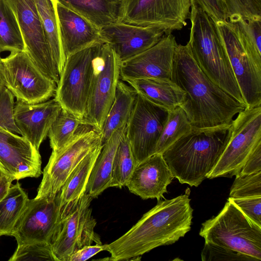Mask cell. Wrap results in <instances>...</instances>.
Masks as SVG:
<instances>
[{"mask_svg": "<svg viewBox=\"0 0 261 261\" xmlns=\"http://www.w3.org/2000/svg\"><path fill=\"white\" fill-rule=\"evenodd\" d=\"M252 222L261 227V196L245 198L229 197Z\"/></svg>", "mask_w": 261, "mask_h": 261, "instance_id": "ab89813d", "label": "cell"}, {"mask_svg": "<svg viewBox=\"0 0 261 261\" xmlns=\"http://www.w3.org/2000/svg\"><path fill=\"white\" fill-rule=\"evenodd\" d=\"M191 9L188 43L194 59L214 83L245 105L215 21L196 5Z\"/></svg>", "mask_w": 261, "mask_h": 261, "instance_id": "277c9868", "label": "cell"}, {"mask_svg": "<svg viewBox=\"0 0 261 261\" xmlns=\"http://www.w3.org/2000/svg\"><path fill=\"white\" fill-rule=\"evenodd\" d=\"M171 80L186 93L180 107L193 127H228L234 116L247 108L203 72L194 59L188 43L178 44L176 48Z\"/></svg>", "mask_w": 261, "mask_h": 261, "instance_id": "6da1fadb", "label": "cell"}, {"mask_svg": "<svg viewBox=\"0 0 261 261\" xmlns=\"http://www.w3.org/2000/svg\"><path fill=\"white\" fill-rule=\"evenodd\" d=\"M120 64L121 61L111 47L102 42L96 61L82 124L100 132L114 100L117 83L120 79Z\"/></svg>", "mask_w": 261, "mask_h": 261, "instance_id": "9c48e42d", "label": "cell"}, {"mask_svg": "<svg viewBox=\"0 0 261 261\" xmlns=\"http://www.w3.org/2000/svg\"><path fill=\"white\" fill-rule=\"evenodd\" d=\"M41 157L28 140L0 129V172L13 180L38 177L42 173Z\"/></svg>", "mask_w": 261, "mask_h": 261, "instance_id": "ac0fdd59", "label": "cell"}, {"mask_svg": "<svg viewBox=\"0 0 261 261\" xmlns=\"http://www.w3.org/2000/svg\"><path fill=\"white\" fill-rule=\"evenodd\" d=\"M77 13L96 28L118 20L122 0H57Z\"/></svg>", "mask_w": 261, "mask_h": 261, "instance_id": "4316f807", "label": "cell"}, {"mask_svg": "<svg viewBox=\"0 0 261 261\" xmlns=\"http://www.w3.org/2000/svg\"><path fill=\"white\" fill-rule=\"evenodd\" d=\"M81 124L80 119L62 109L47 135L52 152H58L67 144Z\"/></svg>", "mask_w": 261, "mask_h": 261, "instance_id": "d6a6232c", "label": "cell"}, {"mask_svg": "<svg viewBox=\"0 0 261 261\" xmlns=\"http://www.w3.org/2000/svg\"><path fill=\"white\" fill-rule=\"evenodd\" d=\"M247 108L261 105V68L250 58L240 41L236 25L215 21Z\"/></svg>", "mask_w": 261, "mask_h": 261, "instance_id": "9a60e30c", "label": "cell"}, {"mask_svg": "<svg viewBox=\"0 0 261 261\" xmlns=\"http://www.w3.org/2000/svg\"><path fill=\"white\" fill-rule=\"evenodd\" d=\"M202 261H259L239 251L205 242L201 253Z\"/></svg>", "mask_w": 261, "mask_h": 261, "instance_id": "74e56055", "label": "cell"}, {"mask_svg": "<svg viewBox=\"0 0 261 261\" xmlns=\"http://www.w3.org/2000/svg\"><path fill=\"white\" fill-rule=\"evenodd\" d=\"M259 171H261V144L250 155L239 174H248Z\"/></svg>", "mask_w": 261, "mask_h": 261, "instance_id": "7bdbcfd3", "label": "cell"}, {"mask_svg": "<svg viewBox=\"0 0 261 261\" xmlns=\"http://www.w3.org/2000/svg\"><path fill=\"white\" fill-rule=\"evenodd\" d=\"M190 0H122L117 22L163 30H180L189 18Z\"/></svg>", "mask_w": 261, "mask_h": 261, "instance_id": "30bf717a", "label": "cell"}, {"mask_svg": "<svg viewBox=\"0 0 261 261\" xmlns=\"http://www.w3.org/2000/svg\"><path fill=\"white\" fill-rule=\"evenodd\" d=\"M5 78L2 58L0 55V92L5 87Z\"/></svg>", "mask_w": 261, "mask_h": 261, "instance_id": "f6af8a7d", "label": "cell"}, {"mask_svg": "<svg viewBox=\"0 0 261 261\" xmlns=\"http://www.w3.org/2000/svg\"><path fill=\"white\" fill-rule=\"evenodd\" d=\"M137 93L170 111L184 102L186 93L171 80L141 79L126 82Z\"/></svg>", "mask_w": 261, "mask_h": 261, "instance_id": "cb8c5ba5", "label": "cell"}, {"mask_svg": "<svg viewBox=\"0 0 261 261\" xmlns=\"http://www.w3.org/2000/svg\"><path fill=\"white\" fill-rule=\"evenodd\" d=\"M102 43L100 40L68 56L57 84L55 99L82 122Z\"/></svg>", "mask_w": 261, "mask_h": 261, "instance_id": "8992f818", "label": "cell"}, {"mask_svg": "<svg viewBox=\"0 0 261 261\" xmlns=\"http://www.w3.org/2000/svg\"><path fill=\"white\" fill-rule=\"evenodd\" d=\"M199 235L205 242L261 260V227L228 199L216 216L202 224Z\"/></svg>", "mask_w": 261, "mask_h": 261, "instance_id": "5b68a950", "label": "cell"}, {"mask_svg": "<svg viewBox=\"0 0 261 261\" xmlns=\"http://www.w3.org/2000/svg\"><path fill=\"white\" fill-rule=\"evenodd\" d=\"M168 113L167 110L137 93L125 132L137 165L155 154Z\"/></svg>", "mask_w": 261, "mask_h": 261, "instance_id": "7c38bea8", "label": "cell"}, {"mask_svg": "<svg viewBox=\"0 0 261 261\" xmlns=\"http://www.w3.org/2000/svg\"></svg>", "mask_w": 261, "mask_h": 261, "instance_id": "7dc6e473", "label": "cell"}, {"mask_svg": "<svg viewBox=\"0 0 261 261\" xmlns=\"http://www.w3.org/2000/svg\"><path fill=\"white\" fill-rule=\"evenodd\" d=\"M177 45L171 33L165 34L151 48L121 61L120 79L125 82L141 79L171 80Z\"/></svg>", "mask_w": 261, "mask_h": 261, "instance_id": "e0dca14e", "label": "cell"}, {"mask_svg": "<svg viewBox=\"0 0 261 261\" xmlns=\"http://www.w3.org/2000/svg\"><path fill=\"white\" fill-rule=\"evenodd\" d=\"M29 200L19 182L10 187L0 201V236H11L13 229Z\"/></svg>", "mask_w": 261, "mask_h": 261, "instance_id": "f1b7e54d", "label": "cell"}, {"mask_svg": "<svg viewBox=\"0 0 261 261\" xmlns=\"http://www.w3.org/2000/svg\"><path fill=\"white\" fill-rule=\"evenodd\" d=\"M210 15L215 21L226 20L220 0H190Z\"/></svg>", "mask_w": 261, "mask_h": 261, "instance_id": "60d3db41", "label": "cell"}, {"mask_svg": "<svg viewBox=\"0 0 261 261\" xmlns=\"http://www.w3.org/2000/svg\"><path fill=\"white\" fill-rule=\"evenodd\" d=\"M261 196V171L236 176L231 187L229 197L245 198Z\"/></svg>", "mask_w": 261, "mask_h": 261, "instance_id": "d590c367", "label": "cell"}, {"mask_svg": "<svg viewBox=\"0 0 261 261\" xmlns=\"http://www.w3.org/2000/svg\"><path fill=\"white\" fill-rule=\"evenodd\" d=\"M230 126L193 127L168 148L162 155L174 178L196 187L207 178L225 147Z\"/></svg>", "mask_w": 261, "mask_h": 261, "instance_id": "3957f363", "label": "cell"}, {"mask_svg": "<svg viewBox=\"0 0 261 261\" xmlns=\"http://www.w3.org/2000/svg\"><path fill=\"white\" fill-rule=\"evenodd\" d=\"M61 42L64 54L70 55L100 41L99 30L82 16L55 2Z\"/></svg>", "mask_w": 261, "mask_h": 261, "instance_id": "7402d4cb", "label": "cell"}, {"mask_svg": "<svg viewBox=\"0 0 261 261\" xmlns=\"http://www.w3.org/2000/svg\"><path fill=\"white\" fill-rule=\"evenodd\" d=\"M260 144L261 105L245 109L233 120L225 147L207 178L237 175L250 155Z\"/></svg>", "mask_w": 261, "mask_h": 261, "instance_id": "52a82bcc", "label": "cell"}, {"mask_svg": "<svg viewBox=\"0 0 261 261\" xmlns=\"http://www.w3.org/2000/svg\"><path fill=\"white\" fill-rule=\"evenodd\" d=\"M55 2L56 0H36L45 36L60 76L66 58L60 39Z\"/></svg>", "mask_w": 261, "mask_h": 261, "instance_id": "83f0119b", "label": "cell"}, {"mask_svg": "<svg viewBox=\"0 0 261 261\" xmlns=\"http://www.w3.org/2000/svg\"><path fill=\"white\" fill-rule=\"evenodd\" d=\"M173 178L162 154H154L136 166L126 186L143 199L159 201Z\"/></svg>", "mask_w": 261, "mask_h": 261, "instance_id": "44dd1931", "label": "cell"}, {"mask_svg": "<svg viewBox=\"0 0 261 261\" xmlns=\"http://www.w3.org/2000/svg\"><path fill=\"white\" fill-rule=\"evenodd\" d=\"M233 23L246 53L261 68V20L241 19Z\"/></svg>", "mask_w": 261, "mask_h": 261, "instance_id": "836d02e7", "label": "cell"}, {"mask_svg": "<svg viewBox=\"0 0 261 261\" xmlns=\"http://www.w3.org/2000/svg\"><path fill=\"white\" fill-rule=\"evenodd\" d=\"M165 35L159 29L117 21L99 30L100 40L111 47L121 62L151 48Z\"/></svg>", "mask_w": 261, "mask_h": 261, "instance_id": "d6986e66", "label": "cell"}, {"mask_svg": "<svg viewBox=\"0 0 261 261\" xmlns=\"http://www.w3.org/2000/svg\"><path fill=\"white\" fill-rule=\"evenodd\" d=\"M0 129H1V130H3V129H3V128H2L0 126Z\"/></svg>", "mask_w": 261, "mask_h": 261, "instance_id": "bcb514c9", "label": "cell"}, {"mask_svg": "<svg viewBox=\"0 0 261 261\" xmlns=\"http://www.w3.org/2000/svg\"><path fill=\"white\" fill-rule=\"evenodd\" d=\"M184 110L178 107L169 111L168 116L159 139L155 154H162L168 148L192 129Z\"/></svg>", "mask_w": 261, "mask_h": 261, "instance_id": "4dcf8cb0", "label": "cell"}, {"mask_svg": "<svg viewBox=\"0 0 261 261\" xmlns=\"http://www.w3.org/2000/svg\"><path fill=\"white\" fill-rule=\"evenodd\" d=\"M2 61L5 86L17 100L35 104L55 96L57 84L38 69L25 51L11 53Z\"/></svg>", "mask_w": 261, "mask_h": 261, "instance_id": "8fae6325", "label": "cell"}, {"mask_svg": "<svg viewBox=\"0 0 261 261\" xmlns=\"http://www.w3.org/2000/svg\"><path fill=\"white\" fill-rule=\"evenodd\" d=\"M9 261L54 260L51 244L46 243H33L17 245L16 249Z\"/></svg>", "mask_w": 261, "mask_h": 261, "instance_id": "8d00e7d4", "label": "cell"}, {"mask_svg": "<svg viewBox=\"0 0 261 261\" xmlns=\"http://www.w3.org/2000/svg\"><path fill=\"white\" fill-rule=\"evenodd\" d=\"M61 110L55 98L35 104L17 100L14 107V121L21 136L39 150Z\"/></svg>", "mask_w": 261, "mask_h": 261, "instance_id": "ffe728a7", "label": "cell"}, {"mask_svg": "<svg viewBox=\"0 0 261 261\" xmlns=\"http://www.w3.org/2000/svg\"><path fill=\"white\" fill-rule=\"evenodd\" d=\"M13 180L0 172V201L6 196Z\"/></svg>", "mask_w": 261, "mask_h": 261, "instance_id": "ee69618b", "label": "cell"}, {"mask_svg": "<svg viewBox=\"0 0 261 261\" xmlns=\"http://www.w3.org/2000/svg\"><path fill=\"white\" fill-rule=\"evenodd\" d=\"M226 20H261V0H220Z\"/></svg>", "mask_w": 261, "mask_h": 261, "instance_id": "e575fe53", "label": "cell"}, {"mask_svg": "<svg viewBox=\"0 0 261 261\" xmlns=\"http://www.w3.org/2000/svg\"><path fill=\"white\" fill-rule=\"evenodd\" d=\"M136 166V161L124 133L115 154L110 187L121 188L126 186Z\"/></svg>", "mask_w": 261, "mask_h": 261, "instance_id": "1f68e13d", "label": "cell"}, {"mask_svg": "<svg viewBox=\"0 0 261 261\" xmlns=\"http://www.w3.org/2000/svg\"><path fill=\"white\" fill-rule=\"evenodd\" d=\"M125 127H122L115 131L102 145L95 161L86 190V193L93 198L97 197L110 187L115 154L125 133Z\"/></svg>", "mask_w": 261, "mask_h": 261, "instance_id": "d4e9b609", "label": "cell"}, {"mask_svg": "<svg viewBox=\"0 0 261 261\" xmlns=\"http://www.w3.org/2000/svg\"><path fill=\"white\" fill-rule=\"evenodd\" d=\"M100 144V132L81 124L67 144L59 151L51 152L35 197L55 198L80 162Z\"/></svg>", "mask_w": 261, "mask_h": 261, "instance_id": "ba28073f", "label": "cell"}, {"mask_svg": "<svg viewBox=\"0 0 261 261\" xmlns=\"http://www.w3.org/2000/svg\"><path fill=\"white\" fill-rule=\"evenodd\" d=\"M92 199L85 193L61 221L51 243L55 261H68L75 251L93 243L102 244L100 236L94 231L96 221L92 215Z\"/></svg>", "mask_w": 261, "mask_h": 261, "instance_id": "4fadbf2b", "label": "cell"}, {"mask_svg": "<svg viewBox=\"0 0 261 261\" xmlns=\"http://www.w3.org/2000/svg\"><path fill=\"white\" fill-rule=\"evenodd\" d=\"M190 190L174 198L159 201L126 232L109 244L108 260H129L150 250L174 244L191 228L193 209Z\"/></svg>", "mask_w": 261, "mask_h": 261, "instance_id": "7a4b0ae2", "label": "cell"}, {"mask_svg": "<svg viewBox=\"0 0 261 261\" xmlns=\"http://www.w3.org/2000/svg\"><path fill=\"white\" fill-rule=\"evenodd\" d=\"M14 97L6 87L0 92V126L13 134H20L14 121Z\"/></svg>", "mask_w": 261, "mask_h": 261, "instance_id": "f35d334b", "label": "cell"}, {"mask_svg": "<svg viewBox=\"0 0 261 261\" xmlns=\"http://www.w3.org/2000/svg\"><path fill=\"white\" fill-rule=\"evenodd\" d=\"M60 225L57 198L28 200L11 236L17 245L51 243Z\"/></svg>", "mask_w": 261, "mask_h": 261, "instance_id": "2e32d148", "label": "cell"}, {"mask_svg": "<svg viewBox=\"0 0 261 261\" xmlns=\"http://www.w3.org/2000/svg\"><path fill=\"white\" fill-rule=\"evenodd\" d=\"M25 51V46L18 23L10 6L0 0V53Z\"/></svg>", "mask_w": 261, "mask_h": 261, "instance_id": "f546056e", "label": "cell"}, {"mask_svg": "<svg viewBox=\"0 0 261 261\" xmlns=\"http://www.w3.org/2000/svg\"><path fill=\"white\" fill-rule=\"evenodd\" d=\"M17 19L25 51L35 65L57 84L59 74L46 41L36 0H5Z\"/></svg>", "mask_w": 261, "mask_h": 261, "instance_id": "5bb4252c", "label": "cell"}, {"mask_svg": "<svg viewBox=\"0 0 261 261\" xmlns=\"http://www.w3.org/2000/svg\"><path fill=\"white\" fill-rule=\"evenodd\" d=\"M136 91L120 79L117 83L113 103L100 132L102 145L120 128L125 126L133 109Z\"/></svg>", "mask_w": 261, "mask_h": 261, "instance_id": "484cf974", "label": "cell"}, {"mask_svg": "<svg viewBox=\"0 0 261 261\" xmlns=\"http://www.w3.org/2000/svg\"><path fill=\"white\" fill-rule=\"evenodd\" d=\"M102 144L90 151L68 176L56 196L60 223L86 193L87 182Z\"/></svg>", "mask_w": 261, "mask_h": 261, "instance_id": "603a6c76", "label": "cell"}, {"mask_svg": "<svg viewBox=\"0 0 261 261\" xmlns=\"http://www.w3.org/2000/svg\"><path fill=\"white\" fill-rule=\"evenodd\" d=\"M107 244L90 245L85 246L73 253L68 261H84L88 259L98 253L106 250Z\"/></svg>", "mask_w": 261, "mask_h": 261, "instance_id": "b9f144b4", "label": "cell"}]
</instances>
